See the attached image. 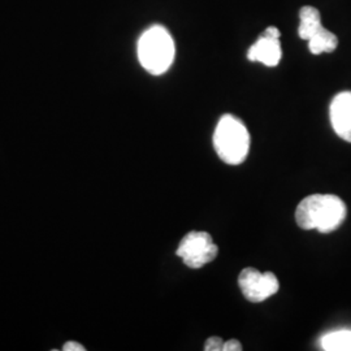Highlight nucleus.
Wrapping results in <instances>:
<instances>
[{"label": "nucleus", "instance_id": "nucleus-4", "mask_svg": "<svg viewBox=\"0 0 351 351\" xmlns=\"http://www.w3.org/2000/svg\"><path fill=\"white\" fill-rule=\"evenodd\" d=\"M176 254L189 268L198 269L213 262L219 254V247L207 232H190L181 241Z\"/></svg>", "mask_w": 351, "mask_h": 351}, {"label": "nucleus", "instance_id": "nucleus-10", "mask_svg": "<svg viewBox=\"0 0 351 351\" xmlns=\"http://www.w3.org/2000/svg\"><path fill=\"white\" fill-rule=\"evenodd\" d=\"M320 346L326 351H351L350 329L328 333L320 339Z\"/></svg>", "mask_w": 351, "mask_h": 351}, {"label": "nucleus", "instance_id": "nucleus-12", "mask_svg": "<svg viewBox=\"0 0 351 351\" xmlns=\"http://www.w3.org/2000/svg\"><path fill=\"white\" fill-rule=\"evenodd\" d=\"M242 345L237 339H229L224 342V350L223 351H241Z\"/></svg>", "mask_w": 351, "mask_h": 351}, {"label": "nucleus", "instance_id": "nucleus-11", "mask_svg": "<svg viewBox=\"0 0 351 351\" xmlns=\"http://www.w3.org/2000/svg\"><path fill=\"white\" fill-rule=\"evenodd\" d=\"M206 351H223L224 350V341L220 337H210L204 343Z\"/></svg>", "mask_w": 351, "mask_h": 351}, {"label": "nucleus", "instance_id": "nucleus-7", "mask_svg": "<svg viewBox=\"0 0 351 351\" xmlns=\"http://www.w3.org/2000/svg\"><path fill=\"white\" fill-rule=\"evenodd\" d=\"M282 56L280 38L272 37L264 33L247 52V59L250 62H258L265 66H276Z\"/></svg>", "mask_w": 351, "mask_h": 351}, {"label": "nucleus", "instance_id": "nucleus-2", "mask_svg": "<svg viewBox=\"0 0 351 351\" xmlns=\"http://www.w3.org/2000/svg\"><path fill=\"white\" fill-rule=\"evenodd\" d=\"M213 147L224 163L239 165L250 150V134L239 119L224 114L215 129Z\"/></svg>", "mask_w": 351, "mask_h": 351}, {"label": "nucleus", "instance_id": "nucleus-8", "mask_svg": "<svg viewBox=\"0 0 351 351\" xmlns=\"http://www.w3.org/2000/svg\"><path fill=\"white\" fill-rule=\"evenodd\" d=\"M300 20H301V23L298 27V34L304 40H308L317 30H320L323 27L320 13L316 8L310 7V5H306L301 8Z\"/></svg>", "mask_w": 351, "mask_h": 351}, {"label": "nucleus", "instance_id": "nucleus-1", "mask_svg": "<svg viewBox=\"0 0 351 351\" xmlns=\"http://www.w3.org/2000/svg\"><path fill=\"white\" fill-rule=\"evenodd\" d=\"M346 204L337 195L314 194L298 204L295 221L302 229L329 233L339 229L346 219Z\"/></svg>", "mask_w": 351, "mask_h": 351}, {"label": "nucleus", "instance_id": "nucleus-5", "mask_svg": "<svg viewBox=\"0 0 351 351\" xmlns=\"http://www.w3.org/2000/svg\"><path fill=\"white\" fill-rule=\"evenodd\" d=\"M239 289L245 298L252 303H261L276 294L278 280L272 272L262 274L255 268H245L239 277Z\"/></svg>", "mask_w": 351, "mask_h": 351}, {"label": "nucleus", "instance_id": "nucleus-13", "mask_svg": "<svg viewBox=\"0 0 351 351\" xmlns=\"http://www.w3.org/2000/svg\"><path fill=\"white\" fill-rule=\"evenodd\" d=\"M64 351H85L86 349L81 345V343H77V342H66L64 345Z\"/></svg>", "mask_w": 351, "mask_h": 351}, {"label": "nucleus", "instance_id": "nucleus-6", "mask_svg": "<svg viewBox=\"0 0 351 351\" xmlns=\"http://www.w3.org/2000/svg\"><path fill=\"white\" fill-rule=\"evenodd\" d=\"M330 123L339 138L351 143V91L339 93L330 103Z\"/></svg>", "mask_w": 351, "mask_h": 351}, {"label": "nucleus", "instance_id": "nucleus-3", "mask_svg": "<svg viewBox=\"0 0 351 351\" xmlns=\"http://www.w3.org/2000/svg\"><path fill=\"white\" fill-rule=\"evenodd\" d=\"M138 58L151 75H163L175 59V43L163 26H152L138 42Z\"/></svg>", "mask_w": 351, "mask_h": 351}, {"label": "nucleus", "instance_id": "nucleus-9", "mask_svg": "<svg viewBox=\"0 0 351 351\" xmlns=\"http://www.w3.org/2000/svg\"><path fill=\"white\" fill-rule=\"evenodd\" d=\"M339 46V38L324 26L317 30L313 37L308 39V49L311 53L320 55L324 52H333Z\"/></svg>", "mask_w": 351, "mask_h": 351}]
</instances>
